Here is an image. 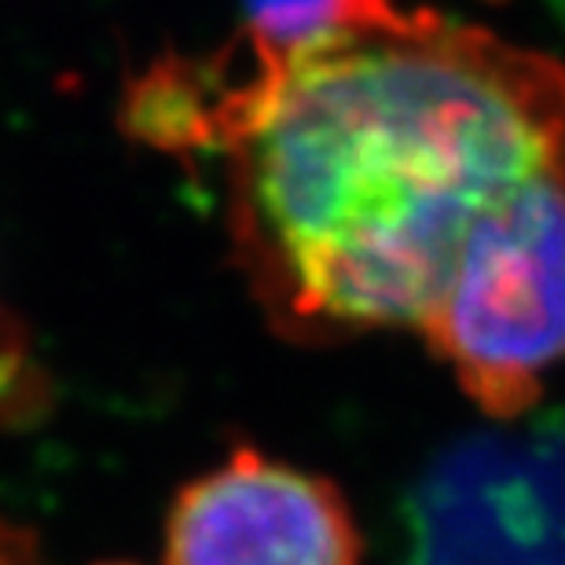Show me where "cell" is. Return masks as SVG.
<instances>
[{
    "instance_id": "4",
    "label": "cell",
    "mask_w": 565,
    "mask_h": 565,
    "mask_svg": "<svg viewBox=\"0 0 565 565\" xmlns=\"http://www.w3.org/2000/svg\"><path fill=\"white\" fill-rule=\"evenodd\" d=\"M0 349H8V342H0ZM0 364H8V353H0Z\"/></svg>"
},
{
    "instance_id": "2",
    "label": "cell",
    "mask_w": 565,
    "mask_h": 565,
    "mask_svg": "<svg viewBox=\"0 0 565 565\" xmlns=\"http://www.w3.org/2000/svg\"><path fill=\"white\" fill-rule=\"evenodd\" d=\"M495 419L533 408L565 356V173L529 188L467 246L419 331Z\"/></svg>"
},
{
    "instance_id": "5",
    "label": "cell",
    "mask_w": 565,
    "mask_h": 565,
    "mask_svg": "<svg viewBox=\"0 0 565 565\" xmlns=\"http://www.w3.org/2000/svg\"><path fill=\"white\" fill-rule=\"evenodd\" d=\"M104 565H121V562H104Z\"/></svg>"
},
{
    "instance_id": "3",
    "label": "cell",
    "mask_w": 565,
    "mask_h": 565,
    "mask_svg": "<svg viewBox=\"0 0 565 565\" xmlns=\"http://www.w3.org/2000/svg\"><path fill=\"white\" fill-rule=\"evenodd\" d=\"M166 565H360V533L327 478L235 448L180 489Z\"/></svg>"
},
{
    "instance_id": "1",
    "label": "cell",
    "mask_w": 565,
    "mask_h": 565,
    "mask_svg": "<svg viewBox=\"0 0 565 565\" xmlns=\"http://www.w3.org/2000/svg\"><path fill=\"white\" fill-rule=\"evenodd\" d=\"M151 147L228 166V235L290 342L423 331L467 246L565 173V66L495 33L353 0L298 49L243 33L129 88Z\"/></svg>"
}]
</instances>
